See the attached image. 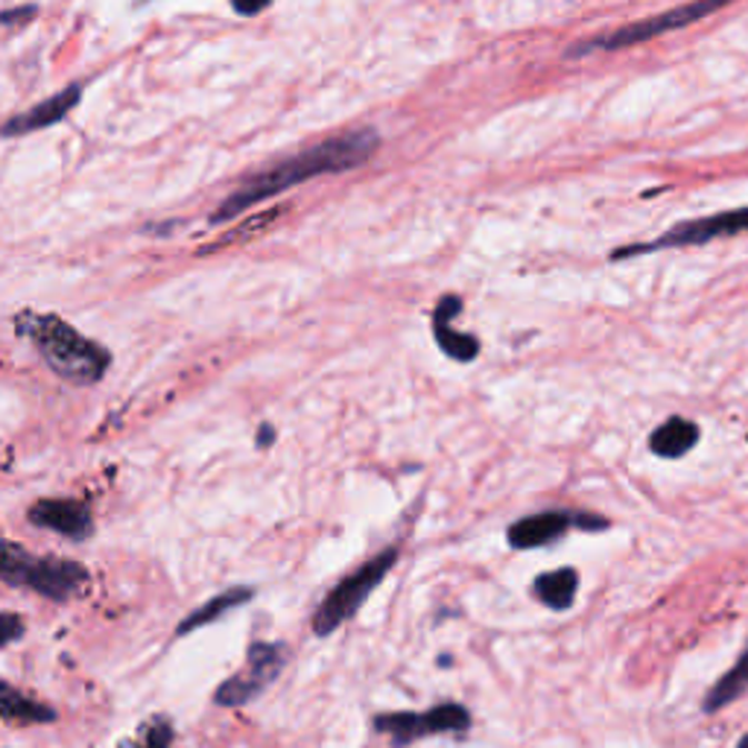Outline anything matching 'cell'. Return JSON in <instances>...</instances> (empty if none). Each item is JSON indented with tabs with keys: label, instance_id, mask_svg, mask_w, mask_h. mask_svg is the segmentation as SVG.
I'll list each match as a JSON object with an SVG mask.
<instances>
[{
	"label": "cell",
	"instance_id": "1",
	"mask_svg": "<svg viewBox=\"0 0 748 748\" xmlns=\"http://www.w3.org/2000/svg\"><path fill=\"white\" fill-rule=\"evenodd\" d=\"M378 150L380 134L378 129L369 127L348 129V132L325 138V141L313 143V147H305L296 156L285 158V161H278L272 167H263V170L252 173L249 179H243V184L229 199H222L220 208L211 213V226L237 220V217H243L252 206L281 197V193H287V190L301 184V181H310L316 176L328 173H346V170L362 167Z\"/></svg>",
	"mask_w": 748,
	"mask_h": 748
},
{
	"label": "cell",
	"instance_id": "2",
	"mask_svg": "<svg viewBox=\"0 0 748 748\" xmlns=\"http://www.w3.org/2000/svg\"><path fill=\"white\" fill-rule=\"evenodd\" d=\"M16 328L21 337H27L48 362L50 369L68 383L77 387H91L103 378L111 366V355L103 346H97L71 325L62 322L59 316L41 313H21L16 319Z\"/></svg>",
	"mask_w": 748,
	"mask_h": 748
},
{
	"label": "cell",
	"instance_id": "3",
	"mask_svg": "<svg viewBox=\"0 0 748 748\" xmlns=\"http://www.w3.org/2000/svg\"><path fill=\"white\" fill-rule=\"evenodd\" d=\"M0 579L16 588H30L41 597L64 602L86 591L88 570L73 559H56V556H30L21 547H0Z\"/></svg>",
	"mask_w": 748,
	"mask_h": 748
},
{
	"label": "cell",
	"instance_id": "4",
	"mask_svg": "<svg viewBox=\"0 0 748 748\" xmlns=\"http://www.w3.org/2000/svg\"><path fill=\"white\" fill-rule=\"evenodd\" d=\"M395 561H398V550L389 547V550H383L371 561L360 565L355 574H348L346 579H339V582L333 585V591L322 599V606L316 608L313 635L328 638V635H333L342 622L351 620V617L362 608V602L375 594V588L383 582V576L395 568Z\"/></svg>",
	"mask_w": 748,
	"mask_h": 748
},
{
	"label": "cell",
	"instance_id": "5",
	"mask_svg": "<svg viewBox=\"0 0 748 748\" xmlns=\"http://www.w3.org/2000/svg\"><path fill=\"white\" fill-rule=\"evenodd\" d=\"M285 664H287L285 646L269 644V640H258V644L249 646V652H246L243 670H237L235 676L226 678V681L217 687L213 701L222 705V708H243V705L258 699V696L281 676Z\"/></svg>",
	"mask_w": 748,
	"mask_h": 748
},
{
	"label": "cell",
	"instance_id": "6",
	"mask_svg": "<svg viewBox=\"0 0 748 748\" xmlns=\"http://www.w3.org/2000/svg\"><path fill=\"white\" fill-rule=\"evenodd\" d=\"M722 3L714 0V3H687V7L670 9V12H661V16L644 18V21H635V24H626L620 30L608 32V36H597L591 41H579L570 53L582 56V53H594V50H622L631 48V44H640V41H649L655 36H664V32L681 30L687 24H696L699 18L714 16L719 12Z\"/></svg>",
	"mask_w": 748,
	"mask_h": 748
},
{
	"label": "cell",
	"instance_id": "7",
	"mask_svg": "<svg viewBox=\"0 0 748 748\" xmlns=\"http://www.w3.org/2000/svg\"><path fill=\"white\" fill-rule=\"evenodd\" d=\"M375 728L387 734L392 746L403 748L433 734H459L471 728V714L457 705V701H445L425 714H412V710H398V714H380L375 719Z\"/></svg>",
	"mask_w": 748,
	"mask_h": 748
},
{
	"label": "cell",
	"instance_id": "8",
	"mask_svg": "<svg viewBox=\"0 0 748 748\" xmlns=\"http://www.w3.org/2000/svg\"><path fill=\"white\" fill-rule=\"evenodd\" d=\"M748 231V208L740 211H725L717 217H705V220H690L681 222L676 229H670L664 237L652 240L646 246H631V249H622L617 252V258H626V255L638 252H652V249H670V246H701L717 240V237H731Z\"/></svg>",
	"mask_w": 748,
	"mask_h": 748
},
{
	"label": "cell",
	"instance_id": "9",
	"mask_svg": "<svg viewBox=\"0 0 748 748\" xmlns=\"http://www.w3.org/2000/svg\"><path fill=\"white\" fill-rule=\"evenodd\" d=\"M79 100H82V86L62 88L59 94L41 100L39 106L21 111V114H16V118H9L7 123L0 127V134H3V138H18V134L39 132V129L56 127L59 120H64L73 109H77Z\"/></svg>",
	"mask_w": 748,
	"mask_h": 748
},
{
	"label": "cell",
	"instance_id": "10",
	"mask_svg": "<svg viewBox=\"0 0 748 748\" xmlns=\"http://www.w3.org/2000/svg\"><path fill=\"white\" fill-rule=\"evenodd\" d=\"M30 520L41 529H53L71 541H88L94 532V518L77 500H39L30 509Z\"/></svg>",
	"mask_w": 748,
	"mask_h": 748
},
{
	"label": "cell",
	"instance_id": "11",
	"mask_svg": "<svg viewBox=\"0 0 748 748\" xmlns=\"http://www.w3.org/2000/svg\"><path fill=\"white\" fill-rule=\"evenodd\" d=\"M459 310H462V301H459L457 296H445L433 313V333H436V342H439V348L445 351V355L453 357V360H459V362H468L477 357L480 342H477L473 337H468V333H457L453 328H450V319H453Z\"/></svg>",
	"mask_w": 748,
	"mask_h": 748
},
{
	"label": "cell",
	"instance_id": "12",
	"mask_svg": "<svg viewBox=\"0 0 748 748\" xmlns=\"http://www.w3.org/2000/svg\"><path fill=\"white\" fill-rule=\"evenodd\" d=\"M570 523H574V518L565 512L532 515V518L518 520V523L509 529V543L518 547V550H532V547L550 543L552 538H559L561 532H568Z\"/></svg>",
	"mask_w": 748,
	"mask_h": 748
},
{
	"label": "cell",
	"instance_id": "13",
	"mask_svg": "<svg viewBox=\"0 0 748 748\" xmlns=\"http://www.w3.org/2000/svg\"><path fill=\"white\" fill-rule=\"evenodd\" d=\"M252 597H255L252 588H229V591L217 594L213 599H208L206 606H199L197 611H190V615L179 622L176 635H179V638H184V635H190V631L202 629V626H211V622H217L220 617L229 615V611L240 608L243 602H249Z\"/></svg>",
	"mask_w": 748,
	"mask_h": 748
},
{
	"label": "cell",
	"instance_id": "14",
	"mask_svg": "<svg viewBox=\"0 0 748 748\" xmlns=\"http://www.w3.org/2000/svg\"><path fill=\"white\" fill-rule=\"evenodd\" d=\"M0 719H7V722L16 725H41L53 722L56 714L53 708L30 699V696L21 694L18 687L7 685V681L0 678Z\"/></svg>",
	"mask_w": 748,
	"mask_h": 748
},
{
	"label": "cell",
	"instance_id": "15",
	"mask_svg": "<svg viewBox=\"0 0 748 748\" xmlns=\"http://www.w3.org/2000/svg\"><path fill=\"white\" fill-rule=\"evenodd\" d=\"M699 441V427L687 418H670L667 425H661L652 433L649 445L658 457L664 459H678L685 457L687 450H694V445Z\"/></svg>",
	"mask_w": 748,
	"mask_h": 748
},
{
	"label": "cell",
	"instance_id": "16",
	"mask_svg": "<svg viewBox=\"0 0 748 748\" xmlns=\"http://www.w3.org/2000/svg\"><path fill=\"white\" fill-rule=\"evenodd\" d=\"M576 588H579V576L570 568L552 570V574H543L536 579V597L541 599L543 606L556 608V611H565V608L574 606Z\"/></svg>",
	"mask_w": 748,
	"mask_h": 748
},
{
	"label": "cell",
	"instance_id": "17",
	"mask_svg": "<svg viewBox=\"0 0 748 748\" xmlns=\"http://www.w3.org/2000/svg\"><path fill=\"white\" fill-rule=\"evenodd\" d=\"M746 690H748V649L740 655V661L734 664L731 670L725 672L717 685H714V690H710L708 699H705V710L714 714V710L725 708V705H731V701L740 699Z\"/></svg>",
	"mask_w": 748,
	"mask_h": 748
},
{
	"label": "cell",
	"instance_id": "18",
	"mask_svg": "<svg viewBox=\"0 0 748 748\" xmlns=\"http://www.w3.org/2000/svg\"><path fill=\"white\" fill-rule=\"evenodd\" d=\"M170 737H173L170 722H167V719H156V722H150V728H147L141 742L143 748H170Z\"/></svg>",
	"mask_w": 748,
	"mask_h": 748
},
{
	"label": "cell",
	"instance_id": "19",
	"mask_svg": "<svg viewBox=\"0 0 748 748\" xmlns=\"http://www.w3.org/2000/svg\"><path fill=\"white\" fill-rule=\"evenodd\" d=\"M24 635V620L18 615H0V646L16 644L18 638Z\"/></svg>",
	"mask_w": 748,
	"mask_h": 748
},
{
	"label": "cell",
	"instance_id": "20",
	"mask_svg": "<svg viewBox=\"0 0 748 748\" xmlns=\"http://www.w3.org/2000/svg\"><path fill=\"white\" fill-rule=\"evenodd\" d=\"M36 12L39 9L36 7H16V9H7V12H0V24L3 27H24L30 18H36Z\"/></svg>",
	"mask_w": 748,
	"mask_h": 748
},
{
	"label": "cell",
	"instance_id": "21",
	"mask_svg": "<svg viewBox=\"0 0 748 748\" xmlns=\"http://www.w3.org/2000/svg\"><path fill=\"white\" fill-rule=\"evenodd\" d=\"M258 448L260 450H267V448H272V441H276V427L269 425V421H263V425L258 427Z\"/></svg>",
	"mask_w": 748,
	"mask_h": 748
},
{
	"label": "cell",
	"instance_id": "22",
	"mask_svg": "<svg viewBox=\"0 0 748 748\" xmlns=\"http://www.w3.org/2000/svg\"><path fill=\"white\" fill-rule=\"evenodd\" d=\"M267 7H269L267 0H260V3H231V9H235L237 16H260Z\"/></svg>",
	"mask_w": 748,
	"mask_h": 748
},
{
	"label": "cell",
	"instance_id": "23",
	"mask_svg": "<svg viewBox=\"0 0 748 748\" xmlns=\"http://www.w3.org/2000/svg\"><path fill=\"white\" fill-rule=\"evenodd\" d=\"M737 748H748V734H746V737H742V740H740V746H737Z\"/></svg>",
	"mask_w": 748,
	"mask_h": 748
}]
</instances>
